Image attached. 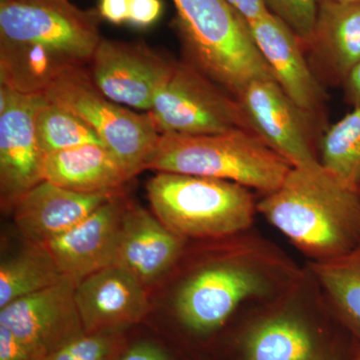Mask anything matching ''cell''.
Returning <instances> with one entry per match:
<instances>
[{
  "label": "cell",
  "instance_id": "10",
  "mask_svg": "<svg viewBox=\"0 0 360 360\" xmlns=\"http://www.w3.org/2000/svg\"><path fill=\"white\" fill-rule=\"evenodd\" d=\"M238 101L250 129L292 167L321 165L314 141L317 117L296 106L276 80L250 82Z\"/></svg>",
  "mask_w": 360,
  "mask_h": 360
},
{
  "label": "cell",
  "instance_id": "23",
  "mask_svg": "<svg viewBox=\"0 0 360 360\" xmlns=\"http://www.w3.org/2000/svg\"><path fill=\"white\" fill-rule=\"evenodd\" d=\"M65 277L44 248L28 245L0 265V309L54 285Z\"/></svg>",
  "mask_w": 360,
  "mask_h": 360
},
{
  "label": "cell",
  "instance_id": "33",
  "mask_svg": "<svg viewBox=\"0 0 360 360\" xmlns=\"http://www.w3.org/2000/svg\"><path fill=\"white\" fill-rule=\"evenodd\" d=\"M343 86L348 103L360 110V63L350 71Z\"/></svg>",
  "mask_w": 360,
  "mask_h": 360
},
{
  "label": "cell",
  "instance_id": "25",
  "mask_svg": "<svg viewBox=\"0 0 360 360\" xmlns=\"http://www.w3.org/2000/svg\"><path fill=\"white\" fill-rule=\"evenodd\" d=\"M35 130L44 155L84 144L105 146L86 123L49 99L37 112Z\"/></svg>",
  "mask_w": 360,
  "mask_h": 360
},
{
  "label": "cell",
  "instance_id": "22",
  "mask_svg": "<svg viewBox=\"0 0 360 360\" xmlns=\"http://www.w3.org/2000/svg\"><path fill=\"white\" fill-rule=\"evenodd\" d=\"M310 272L338 317L360 335V243L347 255L310 262Z\"/></svg>",
  "mask_w": 360,
  "mask_h": 360
},
{
  "label": "cell",
  "instance_id": "19",
  "mask_svg": "<svg viewBox=\"0 0 360 360\" xmlns=\"http://www.w3.org/2000/svg\"><path fill=\"white\" fill-rule=\"evenodd\" d=\"M295 285L277 296V307L248 331L243 341L246 360H321L311 328L293 307Z\"/></svg>",
  "mask_w": 360,
  "mask_h": 360
},
{
  "label": "cell",
  "instance_id": "24",
  "mask_svg": "<svg viewBox=\"0 0 360 360\" xmlns=\"http://www.w3.org/2000/svg\"><path fill=\"white\" fill-rule=\"evenodd\" d=\"M319 161L348 188L360 194V110L354 108L322 136Z\"/></svg>",
  "mask_w": 360,
  "mask_h": 360
},
{
  "label": "cell",
  "instance_id": "11",
  "mask_svg": "<svg viewBox=\"0 0 360 360\" xmlns=\"http://www.w3.org/2000/svg\"><path fill=\"white\" fill-rule=\"evenodd\" d=\"M90 63L92 80L104 96L148 112L176 63L141 44L101 39Z\"/></svg>",
  "mask_w": 360,
  "mask_h": 360
},
{
  "label": "cell",
  "instance_id": "35",
  "mask_svg": "<svg viewBox=\"0 0 360 360\" xmlns=\"http://www.w3.org/2000/svg\"><path fill=\"white\" fill-rule=\"evenodd\" d=\"M317 4L323 1L349 2V4H360V0H315Z\"/></svg>",
  "mask_w": 360,
  "mask_h": 360
},
{
  "label": "cell",
  "instance_id": "21",
  "mask_svg": "<svg viewBox=\"0 0 360 360\" xmlns=\"http://www.w3.org/2000/svg\"><path fill=\"white\" fill-rule=\"evenodd\" d=\"M78 65L39 44L1 39V84L27 94H44L65 68Z\"/></svg>",
  "mask_w": 360,
  "mask_h": 360
},
{
  "label": "cell",
  "instance_id": "26",
  "mask_svg": "<svg viewBox=\"0 0 360 360\" xmlns=\"http://www.w3.org/2000/svg\"><path fill=\"white\" fill-rule=\"evenodd\" d=\"M122 345V333H84L44 360H117Z\"/></svg>",
  "mask_w": 360,
  "mask_h": 360
},
{
  "label": "cell",
  "instance_id": "20",
  "mask_svg": "<svg viewBox=\"0 0 360 360\" xmlns=\"http://www.w3.org/2000/svg\"><path fill=\"white\" fill-rule=\"evenodd\" d=\"M42 179L87 194L120 193L130 179L110 149L84 144L44 155Z\"/></svg>",
  "mask_w": 360,
  "mask_h": 360
},
{
  "label": "cell",
  "instance_id": "12",
  "mask_svg": "<svg viewBox=\"0 0 360 360\" xmlns=\"http://www.w3.org/2000/svg\"><path fill=\"white\" fill-rule=\"evenodd\" d=\"M77 281L65 277L0 309V326L44 359L85 333L75 302Z\"/></svg>",
  "mask_w": 360,
  "mask_h": 360
},
{
  "label": "cell",
  "instance_id": "6",
  "mask_svg": "<svg viewBox=\"0 0 360 360\" xmlns=\"http://www.w3.org/2000/svg\"><path fill=\"white\" fill-rule=\"evenodd\" d=\"M44 96L94 129L130 179L146 169L160 136L153 118L110 101L97 89L84 65L65 68Z\"/></svg>",
  "mask_w": 360,
  "mask_h": 360
},
{
  "label": "cell",
  "instance_id": "3",
  "mask_svg": "<svg viewBox=\"0 0 360 360\" xmlns=\"http://www.w3.org/2000/svg\"><path fill=\"white\" fill-rule=\"evenodd\" d=\"M146 169L226 180L269 194L292 165L252 130L210 134H161Z\"/></svg>",
  "mask_w": 360,
  "mask_h": 360
},
{
  "label": "cell",
  "instance_id": "27",
  "mask_svg": "<svg viewBox=\"0 0 360 360\" xmlns=\"http://www.w3.org/2000/svg\"><path fill=\"white\" fill-rule=\"evenodd\" d=\"M269 13L292 30L304 49L309 42L316 18L315 0H264Z\"/></svg>",
  "mask_w": 360,
  "mask_h": 360
},
{
  "label": "cell",
  "instance_id": "4",
  "mask_svg": "<svg viewBox=\"0 0 360 360\" xmlns=\"http://www.w3.org/2000/svg\"><path fill=\"white\" fill-rule=\"evenodd\" d=\"M189 63L238 98L250 82L274 79L248 25L226 0H174Z\"/></svg>",
  "mask_w": 360,
  "mask_h": 360
},
{
  "label": "cell",
  "instance_id": "18",
  "mask_svg": "<svg viewBox=\"0 0 360 360\" xmlns=\"http://www.w3.org/2000/svg\"><path fill=\"white\" fill-rule=\"evenodd\" d=\"M304 51L322 84L343 85L360 63V4H317L314 30Z\"/></svg>",
  "mask_w": 360,
  "mask_h": 360
},
{
  "label": "cell",
  "instance_id": "30",
  "mask_svg": "<svg viewBox=\"0 0 360 360\" xmlns=\"http://www.w3.org/2000/svg\"><path fill=\"white\" fill-rule=\"evenodd\" d=\"M131 0H101L99 14L115 25L129 22Z\"/></svg>",
  "mask_w": 360,
  "mask_h": 360
},
{
  "label": "cell",
  "instance_id": "9",
  "mask_svg": "<svg viewBox=\"0 0 360 360\" xmlns=\"http://www.w3.org/2000/svg\"><path fill=\"white\" fill-rule=\"evenodd\" d=\"M47 103L44 94L0 89V191L4 207H13L41 182L44 153L37 141L35 116Z\"/></svg>",
  "mask_w": 360,
  "mask_h": 360
},
{
  "label": "cell",
  "instance_id": "36",
  "mask_svg": "<svg viewBox=\"0 0 360 360\" xmlns=\"http://www.w3.org/2000/svg\"><path fill=\"white\" fill-rule=\"evenodd\" d=\"M0 1H2V0H0Z\"/></svg>",
  "mask_w": 360,
  "mask_h": 360
},
{
  "label": "cell",
  "instance_id": "32",
  "mask_svg": "<svg viewBox=\"0 0 360 360\" xmlns=\"http://www.w3.org/2000/svg\"><path fill=\"white\" fill-rule=\"evenodd\" d=\"M236 13L250 23L269 13L264 0H226Z\"/></svg>",
  "mask_w": 360,
  "mask_h": 360
},
{
  "label": "cell",
  "instance_id": "31",
  "mask_svg": "<svg viewBox=\"0 0 360 360\" xmlns=\"http://www.w3.org/2000/svg\"><path fill=\"white\" fill-rule=\"evenodd\" d=\"M117 360H169L162 348L151 342H139L123 352Z\"/></svg>",
  "mask_w": 360,
  "mask_h": 360
},
{
  "label": "cell",
  "instance_id": "8",
  "mask_svg": "<svg viewBox=\"0 0 360 360\" xmlns=\"http://www.w3.org/2000/svg\"><path fill=\"white\" fill-rule=\"evenodd\" d=\"M0 37L39 44L71 63H90L101 44L96 14L68 0H2Z\"/></svg>",
  "mask_w": 360,
  "mask_h": 360
},
{
  "label": "cell",
  "instance_id": "29",
  "mask_svg": "<svg viewBox=\"0 0 360 360\" xmlns=\"http://www.w3.org/2000/svg\"><path fill=\"white\" fill-rule=\"evenodd\" d=\"M161 13L160 0H131L129 22L136 27H148L156 22Z\"/></svg>",
  "mask_w": 360,
  "mask_h": 360
},
{
  "label": "cell",
  "instance_id": "28",
  "mask_svg": "<svg viewBox=\"0 0 360 360\" xmlns=\"http://www.w3.org/2000/svg\"><path fill=\"white\" fill-rule=\"evenodd\" d=\"M0 360H44L22 341L6 328L0 326Z\"/></svg>",
  "mask_w": 360,
  "mask_h": 360
},
{
  "label": "cell",
  "instance_id": "17",
  "mask_svg": "<svg viewBox=\"0 0 360 360\" xmlns=\"http://www.w3.org/2000/svg\"><path fill=\"white\" fill-rule=\"evenodd\" d=\"M186 240L153 213L127 203L112 265L129 272L146 285L165 276L176 264Z\"/></svg>",
  "mask_w": 360,
  "mask_h": 360
},
{
  "label": "cell",
  "instance_id": "34",
  "mask_svg": "<svg viewBox=\"0 0 360 360\" xmlns=\"http://www.w3.org/2000/svg\"><path fill=\"white\" fill-rule=\"evenodd\" d=\"M355 338H356V342L354 345V359L352 360H360V335L355 336Z\"/></svg>",
  "mask_w": 360,
  "mask_h": 360
},
{
  "label": "cell",
  "instance_id": "5",
  "mask_svg": "<svg viewBox=\"0 0 360 360\" xmlns=\"http://www.w3.org/2000/svg\"><path fill=\"white\" fill-rule=\"evenodd\" d=\"M146 191L153 214L184 239L238 236L257 210L250 188L210 177L158 172Z\"/></svg>",
  "mask_w": 360,
  "mask_h": 360
},
{
  "label": "cell",
  "instance_id": "7",
  "mask_svg": "<svg viewBox=\"0 0 360 360\" xmlns=\"http://www.w3.org/2000/svg\"><path fill=\"white\" fill-rule=\"evenodd\" d=\"M148 113L160 134L250 129L238 98L189 61L175 63Z\"/></svg>",
  "mask_w": 360,
  "mask_h": 360
},
{
  "label": "cell",
  "instance_id": "2",
  "mask_svg": "<svg viewBox=\"0 0 360 360\" xmlns=\"http://www.w3.org/2000/svg\"><path fill=\"white\" fill-rule=\"evenodd\" d=\"M302 277L269 248L245 239L234 252L195 270L182 283L175 312L189 330L212 333L243 303L281 295Z\"/></svg>",
  "mask_w": 360,
  "mask_h": 360
},
{
  "label": "cell",
  "instance_id": "1",
  "mask_svg": "<svg viewBox=\"0 0 360 360\" xmlns=\"http://www.w3.org/2000/svg\"><path fill=\"white\" fill-rule=\"evenodd\" d=\"M257 212L311 262L342 257L360 243V194L321 165L292 167Z\"/></svg>",
  "mask_w": 360,
  "mask_h": 360
},
{
  "label": "cell",
  "instance_id": "16",
  "mask_svg": "<svg viewBox=\"0 0 360 360\" xmlns=\"http://www.w3.org/2000/svg\"><path fill=\"white\" fill-rule=\"evenodd\" d=\"M117 194L77 193L42 180L14 205V222L28 245L42 246L77 226Z\"/></svg>",
  "mask_w": 360,
  "mask_h": 360
},
{
  "label": "cell",
  "instance_id": "13",
  "mask_svg": "<svg viewBox=\"0 0 360 360\" xmlns=\"http://www.w3.org/2000/svg\"><path fill=\"white\" fill-rule=\"evenodd\" d=\"M246 25L285 96L300 110L319 118L326 103V90L314 75L300 39L270 13Z\"/></svg>",
  "mask_w": 360,
  "mask_h": 360
},
{
  "label": "cell",
  "instance_id": "14",
  "mask_svg": "<svg viewBox=\"0 0 360 360\" xmlns=\"http://www.w3.org/2000/svg\"><path fill=\"white\" fill-rule=\"evenodd\" d=\"M75 297L86 333H122L149 310L144 284L113 265L78 281Z\"/></svg>",
  "mask_w": 360,
  "mask_h": 360
},
{
  "label": "cell",
  "instance_id": "15",
  "mask_svg": "<svg viewBox=\"0 0 360 360\" xmlns=\"http://www.w3.org/2000/svg\"><path fill=\"white\" fill-rule=\"evenodd\" d=\"M127 201L120 193L77 226L42 245L63 276L78 281L112 265Z\"/></svg>",
  "mask_w": 360,
  "mask_h": 360
}]
</instances>
